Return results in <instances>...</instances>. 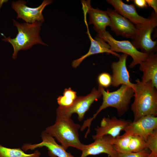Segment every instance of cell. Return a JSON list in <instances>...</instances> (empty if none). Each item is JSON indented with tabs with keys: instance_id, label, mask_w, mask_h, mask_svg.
<instances>
[{
	"instance_id": "obj_27",
	"label": "cell",
	"mask_w": 157,
	"mask_h": 157,
	"mask_svg": "<svg viewBox=\"0 0 157 157\" xmlns=\"http://www.w3.org/2000/svg\"><path fill=\"white\" fill-rule=\"evenodd\" d=\"M8 1L7 0H0V9L3 3L7 2Z\"/></svg>"
},
{
	"instance_id": "obj_3",
	"label": "cell",
	"mask_w": 157,
	"mask_h": 157,
	"mask_svg": "<svg viewBox=\"0 0 157 157\" xmlns=\"http://www.w3.org/2000/svg\"><path fill=\"white\" fill-rule=\"evenodd\" d=\"M98 90L103 96L102 104L92 117L88 118L84 121L82 125L84 129L88 127L89 129L92 121L97 115L101 110L108 107L116 108L119 116L124 114L129 108V104L134 94L133 88L124 84L122 85L117 90L112 92L106 91L104 88L99 85Z\"/></svg>"
},
{
	"instance_id": "obj_28",
	"label": "cell",
	"mask_w": 157,
	"mask_h": 157,
	"mask_svg": "<svg viewBox=\"0 0 157 157\" xmlns=\"http://www.w3.org/2000/svg\"><path fill=\"white\" fill-rule=\"evenodd\" d=\"M146 157H156L152 152H151L149 155Z\"/></svg>"
},
{
	"instance_id": "obj_22",
	"label": "cell",
	"mask_w": 157,
	"mask_h": 157,
	"mask_svg": "<svg viewBox=\"0 0 157 157\" xmlns=\"http://www.w3.org/2000/svg\"><path fill=\"white\" fill-rule=\"evenodd\" d=\"M145 140L147 149L157 157V129L148 135Z\"/></svg>"
},
{
	"instance_id": "obj_5",
	"label": "cell",
	"mask_w": 157,
	"mask_h": 157,
	"mask_svg": "<svg viewBox=\"0 0 157 157\" xmlns=\"http://www.w3.org/2000/svg\"><path fill=\"white\" fill-rule=\"evenodd\" d=\"M148 20L145 24L135 26L137 32L135 38L131 43L141 52L150 54L154 52L156 49L157 41H153L151 35L157 26V14L153 11L148 18Z\"/></svg>"
},
{
	"instance_id": "obj_16",
	"label": "cell",
	"mask_w": 157,
	"mask_h": 157,
	"mask_svg": "<svg viewBox=\"0 0 157 157\" xmlns=\"http://www.w3.org/2000/svg\"><path fill=\"white\" fill-rule=\"evenodd\" d=\"M128 56L126 54H119V60L113 62L111 64L112 71L111 85L117 87L124 84L131 86L133 89L134 83H132L130 79L129 73L126 66V61Z\"/></svg>"
},
{
	"instance_id": "obj_20",
	"label": "cell",
	"mask_w": 157,
	"mask_h": 157,
	"mask_svg": "<svg viewBox=\"0 0 157 157\" xmlns=\"http://www.w3.org/2000/svg\"><path fill=\"white\" fill-rule=\"evenodd\" d=\"M40 154L38 150L33 153L27 154L20 148H7L0 144V157H40Z\"/></svg>"
},
{
	"instance_id": "obj_9",
	"label": "cell",
	"mask_w": 157,
	"mask_h": 157,
	"mask_svg": "<svg viewBox=\"0 0 157 157\" xmlns=\"http://www.w3.org/2000/svg\"><path fill=\"white\" fill-rule=\"evenodd\" d=\"M106 11L110 19L109 26L111 30L117 35L133 40L137 32L135 26L114 10L108 8Z\"/></svg>"
},
{
	"instance_id": "obj_24",
	"label": "cell",
	"mask_w": 157,
	"mask_h": 157,
	"mask_svg": "<svg viewBox=\"0 0 157 157\" xmlns=\"http://www.w3.org/2000/svg\"><path fill=\"white\" fill-rule=\"evenodd\" d=\"M147 149L136 152H117V157H146L150 153Z\"/></svg>"
},
{
	"instance_id": "obj_15",
	"label": "cell",
	"mask_w": 157,
	"mask_h": 157,
	"mask_svg": "<svg viewBox=\"0 0 157 157\" xmlns=\"http://www.w3.org/2000/svg\"><path fill=\"white\" fill-rule=\"evenodd\" d=\"M81 2L83 10L89 14V24H93V28L98 34L106 31V27L110 23V19L106 11L92 7L90 0H81Z\"/></svg>"
},
{
	"instance_id": "obj_4",
	"label": "cell",
	"mask_w": 157,
	"mask_h": 157,
	"mask_svg": "<svg viewBox=\"0 0 157 157\" xmlns=\"http://www.w3.org/2000/svg\"><path fill=\"white\" fill-rule=\"evenodd\" d=\"M81 126L74 123L71 118L56 116L55 123L46 128L45 131L60 142L66 150L72 147L81 151L85 144L80 140L78 131Z\"/></svg>"
},
{
	"instance_id": "obj_2",
	"label": "cell",
	"mask_w": 157,
	"mask_h": 157,
	"mask_svg": "<svg viewBox=\"0 0 157 157\" xmlns=\"http://www.w3.org/2000/svg\"><path fill=\"white\" fill-rule=\"evenodd\" d=\"M13 25L18 30V33L13 38L10 36L6 37L3 34L4 38L2 40L7 42L12 46L13 53L12 58L15 59L19 51L26 50L31 48L35 44H41L48 46L42 40L40 35L41 26L43 23L36 22L32 23H19L14 19H13Z\"/></svg>"
},
{
	"instance_id": "obj_12",
	"label": "cell",
	"mask_w": 157,
	"mask_h": 157,
	"mask_svg": "<svg viewBox=\"0 0 157 157\" xmlns=\"http://www.w3.org/2000/svg\"><path fill=\"white\" fill-rule=\"evenodd\" d=\"M130 121L124 119H118L114 116L111 118L104 117L101 121L100 125L95 129L96 134L93 135L94 140L104 135H109L114 138L120 135Z\"/></svg>"
},
{
	"instance_id": "obj_13",
	"label": "cell",
	"mask_w": 157,
	"mask_h": 157,
	"mask_svg": "<svg viewBox=\"0 0 157 157\" xmlns=\"http://www.w3.org/2000/svg\"><path fill=\"white\" fill-rule=\"evenodd\" d=\"M42 141L35 144H24L22 147L24 151L28 150H33L43 147H46L48 150L49 156L52 157H74L70 153L67 152L61 145L58 144L54 138L45 130L41 133Z\"/></svg>"
},
{
	"instance_id": "obj_21",
	"label": "cell",
	"mask_w": 157,
	"mask_h": 157,
	"mask_svg": "<svg viewBox=\"0 0 157 157\" xmlns=\"http://www.w3.org/2000/svg\"><path fill=\"white\" fill-rule=\"evenodd\" d=\"M76 92L71 88H65L63 96H60L57 98V102L59 106L67 107L71 106L76 99Z\"/></svg>"
},
{
	"instance_id": "obj_11",
	"label": "cell",
	"mask_w": 157,
	"mask_h": 157,
	"mask_svg": "<svg viewBox=\"0 0 157 157\" xmlns=\"http://www.w3.org/2000/svg\"><path fill=\"white\" fill-rule=\"evenodd\" d=\"M112 144L119 153L138 152L147 149L145 139L137 135H119L113 139Z\"/></svg>"
},
{
	"instance_id": "obj_18",
	"label": "cell",
	"mask_w": 157,
	"mask_h": 157,
	"mask_svg": "<svg viewBox=\"0 0 157 157\" xmlns=\"http://www.w3.org/2000/svg\"><path fill=\"white\" fill-rule=\"evenodd\" d=\"M106 2L111 5L118 13L129 20L135 26L145 24L148 18L139 15L133 4H127L121 0H107Z\"/></svg>"
},
{
	"instance_id": "obj_19",
	"label": "cell",
	"mask_w": 157,
	"mask_h": 157,
	"mask_svg": "<svg viewBox=\"0 0 157 157\" xmlns=\"http://www.w3.org/2000/svg\"><path fill=\"white\" fill-rule=\"evenodd\" d=\"M139 69L143 72L142 77L143 82L151 81L157 88V54L154 52L150 54L147 59L140 64Z\"/></svg>"
},
{
	"instance_id": "obj_10",
	"label": "cell",
	"mask_w": 157,
	"mask_h": 157,
	"mask_svg": "<svg viewBox=\"0 0 157 157\" xmlns=\"http://www.w3.org/2000/svg\"><path fill=\"white\" fill-rule=\"evenodd\" d=\"M156 129H157V117L148 115L130 122L124 129V134L126 135H138L145 139L148 135Z\"/></svg>"
},
{
	"instance_id": "obj_23",
	"label": "cell",
	"mask_w": 157,
	"mask_h": 157,
	"mask_svg": "<svg viewBox=\"0 0 157 157\" xmlns=\"http://www.w3.org/2000/svg\"><path fill=\"white\" fill-rule=\"evenodd\" d=\"M97 81L99 85L104 88H108L111 84V76L108 73H102L98 75Z\"/></svg>"
},
{
	"instance_id": "obj_17",
	"label": "cell",
	"mask_w": 157,
	"mask_h": 157,
	"mask_svg": "<svg viewBox=\"0 0 157 157\" xmlns=\"http://www.w3.org/2000/svg\"><path fill=\"white\" fill-rule=\"evenodd\" d=\"M85 20L87 28V33L90 41V46L87 53L72 61V67L74 68H76L85 58L94 54L105 53L111 54L118 57L120 54L111 51L110 45L106 43L104 39L97 35L94 39L92 38L89 32L86 19Z\"/></svg>"
},
{
	"instance_id": "obj_25",
	"label": "cell",
	"mask_w": 157,
	"mask_h": 157,
	"mask_svg": "<svg viewBox=\"0 0 157 157\" xmlns=\"http://www.w3.org/2000/svg\"><path fill=\"white\" fill-rule=\"evenodd\" d=\"M147 4L149 6L151 7L154 10L155 13L157 14V0H145Z\"/></svg>"
},
{
	"instance_id": "obj_26",
	"label": "cell",
	"mask_w": 157,
	"mask_h": 157,
	"mask_svg": "<svg viewBox=\"0 0 157 157\" xmlns=\"http://www.w3.org/2000/svg\"><path fill=\"white\" fill-rule=\"evenodd\" d=\"M133 1L135 4L139 7L143 8L147 7L145 0H134Z\"/></svg>"
},
{
	"instance_id": "obj_8",
	"label": "cell",
	"mask_w": 157,
	"mask_h": 157,
	"mask_svg": "<svg viewBox=\"0 0 157 157\" xmlns=\"http://www.w3.org/2000/svg\"><path fill=\"white\" fill-rule=\"evenodd\" d=\"M52 0H44L37 7L31 8L26 6L27 2L23 0L13 1L11 7L17 14V19H21L26 23H32L36 22H44L42 12L45 7L52 3Z\"/></svg>"
},
{
	"instance_id": "obj_1",
	"label": "cell",
	"mask_w": 157,
	"mask_h": 157,
	"mask_svg": "<svg viewBox=\"0 0 157 157\" xmlns=\"http://www.w3.org/2000/svg\"><path fill=\"white\" fill-rule=\"evenodd\" d=\"M133 88L134 101L131 109L134 121L146 115H157V92L150 81L143 82L138 78Z\"/></svg>"
},
{
	"instance_id": "obj_7",
	"label": "cell",
	"mask_w": 157,
	"mask_h": 157,
	"mask_svg": "<svg viewBox=\"0 0 157 157\" xmlns=\"http://www.w3.org/2000/svg\"><path fill=\"white\" fill-rule=\"evenodd\" d=\"M102 96L100 91L94 88L91 92L83 96L77 97L70 106L65 107L59 106L56 109V116L65 118H71L72 114L76 113L80 122L84 118L86 112L89 109L92 104Z\"/></svg>"
},
{
	"instance_id": "obj_6",
	"label": "cell",
	"mask_w": 157,
	"mask_h": 157,
	"mask_svg": "<svg viewBox=\"0 0 157 157\" xmlns=\"http://www.w3.org/2000/svg\"><path fill=\"white\" fill-rule=\"evenodd\" d=\"M97 36L108 43L111 51L115 52H121L130 56L133 59L129 65L130 68H133L145 61L149 55L138 50L129 40L119 41L115 40L106 30L100 34H97Z\"/></svg>"
},
{
	"instance_id": "obj_14",
	"label": "cell",
	"mask_w": 157,
	"mask_h": 157,
	"mask_svg": "<svg viewBox=\"0 0 157 157\" xmlns=\"http://www.w3.org/2000/svg\"><path fill=\"white\" fill-rule=\"evenodd\" d=\"M113 138L109 135H104L94 140L90 144H85L81 151L80 157H86L91 155L101 153L108 154L110 157H117V152L113 148L111 141Z\"/></svg>"
}]
</instances>
